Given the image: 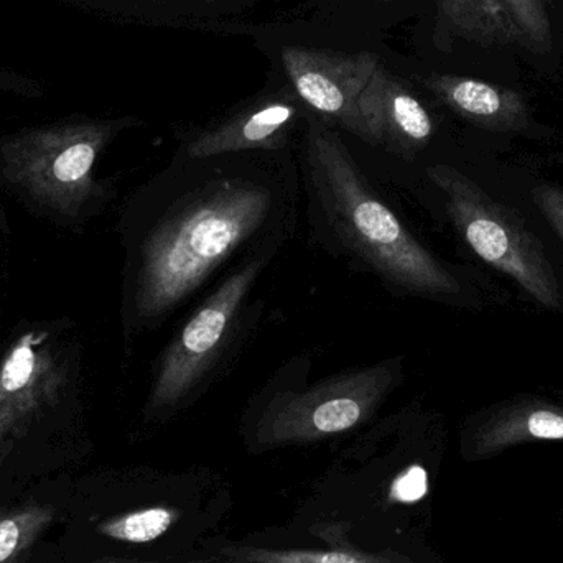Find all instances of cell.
I'll return each mask as SVG.
<instances>
[{
  "mask_svg": "<svg viewBox=\"0 0 563 563\" xmlns=\"http://www.w3.org/2000/svg\"><path fill=\"white\" fill-rule=\"evenodd\" d=\"M295 151L172 158L125 200L121 323L125 353L161 330L227 267L297 231Z\"/></svg>",
  "mask_w": 563,
  "mask_h": 563,
  "instance_id": "6da1fadb",
  "label": "cell"
},
{
  "mask_svg": "<svg viewBox=\"0 0 563 563\" xmlns=\"http://www.w3.org/2000/svg\"><path fill=\"white\" fill-rule=\"evenodd\" d=\"M295 157L311 234L324 251L376 277L390 294L437 301L463 297L462 280L371 185L340 131L311 115Z\"/></svg>",
  "mask_w": 563,
  "mask_h": 563,
  "instance_id": "7a4b0ae2",
  "label": "cell"
},
{
  "mask_svg": "<svg viewBox=\"0 0 563 563\" xmlns=\"http://www.w3.org/2000/svg\"><path fill=\"white\" fill-rule=\"evenodd\" d=\"M144 124L135 115L75 114L0 135V188L63 228H82L114 200L96 167L109 145Z\"/></svg>",
  "mask_w": 563,
  "mask_h": 563,
  "instance_id": "3957f363",
  "label": "cell"
},
{
  "mask_svg": "<svg viewBox=\"0 0 563 563\" xmlns=\"http://www.w3.org/2000/svg\"><path fill=\"white\" fill-rule=\"evenodd\" d=\"M282 247H263L234 264L178 324L155 360L144 407L148 420L184 412L230 371L260 323L264 300L254 290Z\"/></svg>",
  "mask_w": 563,
  "mask_h": 563,
  "instance_id": "277c9868",
  "label": "cell"
},
{
  "mask_svg": "<svg viewBox=\"0 0 563 563\" xmlns=\"http://www.w3.org/2000/svg\"><path fill=\"white\" fill-rule=\"evenodd\" d=\"M313 357L297 354L254 394L246 410L251 437L260 445H280L350 432L363 426L396 393L404 361L386 357L311 380Z\"/></svg>",
  "mask_w": 563,
  "mask_h": 563,
  "instance_id": "5b68a950",
  "label": "cell"
},
{
  "mask_svg": "<svg viewBox=\"0 0 563 563\" xmlns=\"http://www.w3.org/2000/svg\"><path fill=\"white\" fill-rule=\"evenodd\" d=\"M85 356L69 321H25L0 351V450L78 412Z\"/></svg>",
  "mask_w": 563,
  "mask_h": 563,
  "instance_id": "8992f818",
  "label": "cell"
},
{
  "mask_svg": "<svg viewBox=\"0 0 563 563\" xmlns=\"http://www.w3.org/2000/svg\"><path fill=\"white\" fill-rule=\"evenodd\" d=\"M427 177L442 191L453 227L479 260L515 280L538 303L562 307L561 284L544 246L511 208L452 165H432Z\"/></svg>",
  "mask_w": 563,
  "mask_h": 563,
  "instance_id": "52a82bcc",
  "label": "cell"
},
{
  "mask_svg": "<svg viewBox=\"0 0 563 563\" xmlns=\"http://www.w3.org/2000/svg\"><path fill=\"white\" fill-rule=\"evenodd\" d=\"M311 112L285 85L264 89L200 125L178 132L175 158L295 151Z\"/></svg>",
  "mask_w": 563,
  "mask_h": 563,
  "instance_id": "ba28073f",
  "label": "cell"
},
{
  "mask_svg": "<svg viewBox=\"0 0 563 563\" xmlns=\"http://www.w3.org/2000/svg\"><path fill=\"white\" fill-rule=\"evenodd\" d=\"M280 59L288 86L311 115L367 144L357 101L380 65L376 53L287 45Z\"/></svg>",
  "mask_w": 563,
  "mask_h": 563,
  "instance_id": "9c48e42d",
  "label": "cell"
},
{
  "mask_svg": "<svg viewBox=\"0 0 563 563\" xmlns=\"http://www.w3.org/2000/svg\"><path fill=\"white\" fill-rule=\"evenodd\" d=\"M367 144L404 161L416 158L435 134V122L416 92L380 63L357 101Z\"/></svg>",
  "mask_w": 563,
  "mask_h": 563,
  "instance_id": "30bf717a",
  "label": "cell"
},
{
  "mask_svg": "<svg viewBox=\"0 0 563 563\" xmlns=\"http://www.w3.org/2000/svg\"><path fill=\"white\" fill-rule=\"evenodd\" d=\"M109 12L162 29L191 32L250 33L263 25L261 16L279 12L288 0H106Z\"/></svg>",
  "mask_w": 563,
  "mask_h": 563,
  "instance_id": "8fae6325",
  "label": "cell"
},
{
  "mask_svg": "<svg viewBox=\"0 0 563 563\" xmlns=\"http://www.w3.org/2000/svg\"><path fill=\"white\" fill-rule=\"evenodd\" d=\"M419 82L460 118L488 131L509 132L526 128L529 108L515 89L470 76L430 73Z\"/></svg>",
  "mask_w": 563,
  "mask_h": 563,
  "instance_id": "7c38bea8",
  "label": "cell"
},
{
  "mask_svg": "<svg viewBox=\"0 0 563 563\" xmlns=\"http://www.w3.org/2000/svg\"><path fill=\"white\" fill-rule=\"evenodd\" d=\"M475 440L482 452L528 440H563V409L544 400L511 404L489 417Z\"/></svg>",
  "mask_w": 563,
  "mask_h": 563,
  "instance_id": "4fadbf2b",
  "label": "cell"
},
{
  "mask_svg": "<svg viewBox=\"0 0 563 563\" xmlns=\"http://www.w3.org/2000/svg\"><path fill=\"white\" fill-rule=\"evenodd\" d=\"M450 33L482 46H528L503 0H439Z\"/></svg>",
  "mask_w": 563,
  "mask_h": 563,
  "instance_id": "5bb4252c",
  "label": "cell"
},
{
  "mask_svg": "<svg viewBox=\"0 0 563 563\" xmlns=\"http://www.w3.org/2000/svg\"><path fill=\"white\" fill-rule=\"evenodd\" d=\"M175 518L177 516L170 509H144V511L132 512L114 521L104 522L99 526V532L114 541L144 544L164 536L174 525Z\"/></svg>",
  "mask_w": 563,
  "mask_h": 563,
  "instance_id": "9a60e30c",
  "label": "cell"
},
{
  "mask_svg": "<svg viewBox=\"0 0 563 563\" xmlns=\"http://www.w3.org/2000/svg\"><path fill=\"white\" fill-rule=\"evenodd\" d=\"M52 519L53 511L48 508L26 509L0 519V563H9L25 551Z\"/></svg>",
  "mask_w": 563,
  "mask_h": 563,
  "instance_id": "2e32d148",
  "label": "cell"
},
{
  "mask_svg": "<svg viewBox=\"0 0 563 563\" xmlns=\"http://www.w3.org/2000/svg\"><path fill=\"white\" fill-rule=\"evenodd\" d=\"M503 3L525 35L528 48L548 53L552 48V23L545 0H503Z\"/></svg>",
  "mask_w": 563,
  "mask_h": 563,
  "instance_id": "e0dca14e",
  "label": "cell"
},
{
  "mask_svg": "<svg viewBox=\"0 0 563 563\" xmlns=\"http://www.w3.org/2000/svg\"><path fill=\"white\" fill-rule=\"evenodd\" d=\"M253 563H386L351 552L244 551Z\"/></svg>",
  "mask_w": 563,
  "mask_h": 563,
  "instance_id": "ac0fdd59",
  "label": "cell"
},
{
  "mask_svg": "<svg viewBox=\"0 0 563 563\" xmlns=\"http://www.w3.org/2000/svg\"><path fill=\"white\" fill-rule=\"evenodd\" d=\"M429 492V478L423 466L412 465L397 475L390 486L389 499L397 503H417Z\"/></svg>",
  "mask_w": 563,
  "mask_h": 563,
  "instance_id": "d6986e66",
  "label": "cell"
},
{
  "mask_svg": "<svg viewBox=\"0 0 563 563\" xmlns=\"http://www.w3.org/2000/svg\"><path fill=\"white\" fill-rule=\"evenodd\" d=\"M536 207L544 214L554 233L563 243V190L554 185H541L532 190Z\"/></svg>",
  "mask_w": 563,
  "mask_h": 563,
  "instance_id": "ffe728a7",
  "label": "cell"
},
{
  "mask_svg": "<svg viewBox=\"0 0 563 563\" xmlns=\"http://www.w3.org/2000/svg\"><path fill=\"white\" fill-rule=\"evenodd\" d=\"M0 91L15 92V95L26 96V98H38L43 95L40 82L7 68H0Z\"/></svg>",
  "mask_w": 563,
  "mask_h": 563,
  "instance_id": "44dd1931",
  "label": "cell"
},
{
  "mask_svg": "<svg viewBox=\"0 0 563 563\" xmlns=\"http://www.w3.org/2000/svg\"><path fill=\"white\" fill-rule=\"evenodd\" d=\"M3 230H7L5 221H3V213L2 210H0V243H3Z\"/></svg>",
  "mask_w": 563,
  "mask_h": 563,
  "instance_id": "7402d4cb",
  "label": "cell"
},
{
  "mask_svg": "<svg viewBox=\"0 0 563 563\" xmlns=\"http://www.w3.org/2000/svg\"><path fill=\"white\" fill-rule=\"evenodd\" d=\"M96 563H119V562H96Z\"/></svg>",
  "mask_w": 563,
  "mask_h": 563,
  "instance_id": "603a6c76",
  "label": "cell"
}]
</instances>
